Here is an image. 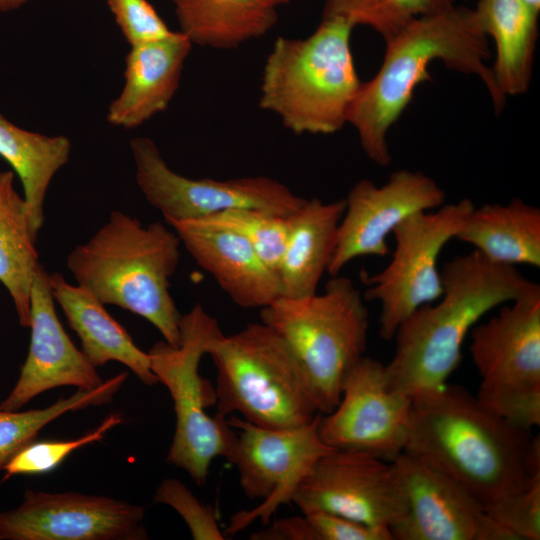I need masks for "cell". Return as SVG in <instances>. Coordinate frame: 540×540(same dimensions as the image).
Listing matches in <instances>:
<instances>
[{"instance_id":"30","label":"cell","mask_w":540,"mask_h":540,"mask_svg":"<svg viewBox=\"0 0 540 540\" xmlns=\"http://www.w3.org/2000/svg\"><path fill=\"white\" fill-rule=\"evenodd\" d=\"M183 222L240 236L278 274L288 234L287 217L253 208H233L199 220Z\"/></svg>"},{"instance_id":"36","label":"cell","mask_w":540,"mask_h":540,"mask_svg":"<svg viewBox=\"0 0 540 540\" xmlns=\"http://www.w3.org/2000/svg\"><path fill=\"white\" fill-rule=\"evenodd\" d=\"M269 525V524H268ZM252 540H319L306 516L279 519L250 535Z\"/></svg>"},{"instance_id":"32","label":"cell","mask_w":540,"mask_h":540,"mask_svg":"<svg viewBox=\"0 0 540 540\" xmlns=\"http://www.w3.org/2000/svg\"><path fill=\"white\" fill-rule=\"evenodd\" d=\"M486 513L516 540L540 539V472L522 489L488 507Z\"/></svg>"},{"instance_id":"23","label":"cell","mask_w":540,"mask_h":540,"mask_svg":"<svg viewBox=\"0 0 540 540\" xmlns=\"http://www.w3.org/2000/svg\"><path fill=\"white\" fill-rule=\"evenodd\" d=\"M455 239L501 265L540 267V209L514 198L474 207Z\"/></svg>"},{"instance_id":"29","label":"cell","mask_w":540,"mask_h":540,"mask_svg":"<svg viewBox=\"0 0 540 540\" xmlns=\"http://www.w3.org/2000/svg\"><path fill=\"white\" fill-rule=\"evenodd\" d=\"M455 0H326L323 18L339 17L354 27L366 25L385 41L416 18L436 14L455 5Z\"/></svg>"},{"instance_id":"3","label":"cell","mask_w":540,"mask_h":540,"mask_svg":"<svg viewBox=\"0 0 540 540\" xmlns=\"http://www.w3.org/2000/svg\"><path fill=\"white\" fill-rule=\"evenodd\" d=\"M441 277V297L399 325L394 355L385 365L389 386L411 398L445 385L480 318L532 284L515 266L493 263L475 250L445 262Z\"/></svg>"},{"instance_id":"2","label":"cell","mask_w":540,"mask_h":540,"mask_svg":"<svg viewBox=\"0 0 540 540\" xmlns=\"http://www.w3.org/2000/svg\"><path fill=\"white\" fill-rule=\"evenodd\" d=\"M383 62L375 76L362 82L348 113L367 157L379 166L391 162L387 134L410 103L415 88L431 80L429 65L441 60L449 68L476 75L484 83L494 108H503L491 67L488 37L473 9L452 6L414 19L385 41Z\"/></svg>"},{"instance_id":"27","label":"cell","mask_w":540,"mask_h":540,"mask_svg":"<svg viewBox=\"0 0 540 540\" xmlns=\"http://www.w3.org/2000/svg\"><path fill=\"white\" fill-rule=\"evenodd\" d=\"M25 200L14 187V172L0 177V282L13 301L19 324L29 328L31 289L39 255Z\"/></svg>"},{"instance_id":"28","label":"cell","mask_w":540,"mask_h":540,"mask_svg":"<svg viewBox=\"0 0 540 540\" xmlns=\"http://www.w3.org/2000/svg\"><path fill=\"white\" fill-rule=\"evenodd\" d=\"M128 373H119L93 389H77L67 398H59L52 405L27 411L0 409V470L23 447L37 439L42 428L63 414L98 406L112 401L124 384Z\"/></svg>"},{"instance_id":"35","label":"cell","mask_w":540,"mask_h":540,"mask_svg":"<svg viewBox=\"0 0 540 540\" xmlns=\"http://www.w3.org/2000/svg\"><path fill=\"white\" fill-rule=\"evenodd\" d=\"M319 536V540H393L388 527L368 525L327 512L303 514Z\"/></svg>"},{"instance_id":"26","label":"cell","mask_w":540,"mask_h":540,"mask_svg":"<svg viewBox=\"0 0 540 540\" xmlns=\"http://www.w3.org/2000/svg\"><path fill=\"white\" fill-rule=\"evenodd\" d=\"M182 32L192 44L231 49L266 34L276 9L260 0H171Z\"/></svg>"},{"instance_id":"9","label":"cell","mask_w":540,"mask_h":540,"mask_svg":"<svg viewBox=\"0 0 540 540\" xmlns=\"http://www.w3.org/2000/svg\"><path fill=\"white\" fill-rule=\"evenodd\" d=\"M471 329L470 354L481 377L478 401L507 422L540 424V286L532 284Z\"/></svg>"},{"instance_id":"4","label":"cell","mask_w":540,"mask_h":540,"mask_svg":"<svg viewBox=\"0 0 540 540\" xmlns=\"http://www.w3.org/2000/svg\"><path fill=\"white\" fill-rule=\"evenodd\" d=\"M178 234L161 222L144 225L119 210L67 255L77 285L104 305H115L149 321L164 341L180 343L179 313L170 279L180 261Z\"/></svg>"},{"instance_id":"33","label":"cell","mask_w":540,"mask_h":540,"mask_svg":"<svg viewBox=\"0 0 540 540\" xmlns=\"http://www.w3.org/2000/svg\"><path fill=\"white\" fill-rule=\"evenodd\" d=\"M156 503L172 507L187 524L195 540H224L212 506L202 503L193 492L175 478L163 480L155 491Z\"/></svg>"},{"instance_id":"12","label":"cell","mask_w":540,"mask_h":540,"mask_svg":"<svg viewBox=\"0 0 540 540\" xmlns=\"http://www.w3.org/2000/svg\"><path fill=\"white\" fill-rule=\"evenodd\" d=\"M319 415L308 424L284 429L260 427L237 416L228 419L237 431L228 461L238 471L244 495L263 500L253 510L235 514L226 529L228 535L256 519L267 526L280 505L291 503L296 487L312 465L335 450L319 436Z\"/></svg>"},{"instance_id":"21","label":"cell","mask_w":540,"mask_h":540,"mask_svg":"<svg viewBox=\"0 0 540 540\" xmlns=\"http://www.w3.org/2000/svg\"><path fill=\"white\" fill-rule=\"evenodd\" d=\"M51 294L72 330L81 341L82 352L95 366L117 361L129 368L145 385L158 380L151 370L148 352L141 350L92 293L70 284L62 274H49Z\"/></svg>"},{"instance_id":"19","label":"cell","mask_w":540,"mask_h":540,"mask_svg":"<svg viewBox=\"0 0 540 540\" xmlns=\"http://www.w3.org/2000/svg\"><path fill=\"white\" fill-rule=\"evenodd\" d=\"M168 225L195 262L236 305L262 309L282 296L278 274L240 236L189 222Z\"/></svg>"},{"instance_id":"17","label":"cell","mask_w":540,"mask_h":540,"mask_svg":"<svg viewBox=\"0 0 540 540\" xmlns=\"http://www.w3.org/2000/svg\"><path fill=\"white\" fill-rule=\"evenodd\" d=\"M445 193L422 172L397 170L382 186L359 180L348 192L327 272L336 276L353 259L389 254L387 236L408 217L441 207Z\"/></svg>"},{"instance_id":"25","label":"cell","mask_w":540,"mask_h":540,"mask_svg":"<svg viewBox=\"0 0 540 540\" xmlns=\"http://www.w3.org/2000/svg\"><path fill=\"white\" fill-rule=\"evenodd\" d=\"M71 141L64 135L26 130L0 112V156L18 175L35 237L43 226L49 186L70 159Z\"/></svg>"},{"instance_id":"20","label":"cell","mask_w":540,"mask_h":540,"mask_svg":"<svg viewBox=\"0 0 540 540\" xmlns=\"http://www.w3.org/2000/svg\"><path fill=\"white\" fill-rule=\"evenodd\" d=\"M193 44L180 31L135 46L125 58L124 83L109 104L106 119L123 129L143 125L165 111L178 90Z\"/></svg>"},{"instance_id":"39","label":"cell","mask_w":540,"mask_h":540,"mask_svg":"<svg viewBox=\"0 0 540 540\" xmlns=\"http://www.w3.org/2000/svg\"><path fill=\"white\" fill-rule=\"evenodd\" d=\"M531 10L539 14L540 0H522Z\"/></svg>"},{"instance_id":"7","label":"cell","mask_w":540,"mask_h":540,"mask_svg":"<svg viewBox=\"0 0 540 540\" xmlns=\"http://www.w3.org/2000/svg\"><path fill=\"white\" fill-rule=\"evenodd\" d=\"M364 301L349 278L336 275L321 294L281 296L260 309L261 322L293 351L321 414L337 406L346 373L364 356L369 329Z\"/></svg>"},{"instance_id":"22","label":"cell","mask_w":540,"mask_h":540,"mask_svg":"<svg viewBox=\"0 0 540 540\" xmlns=\"http://www.w3.org/2000/svg\"><path fill=\"white\" fill-rule=\"evenodd\" d=\"M344 210L345 199L325 203L312 198L287 217V240L278 270L283 297L317 293L335 251Z\"/></svg>"},{"instance_id":"16","label":"cell","mask_w":540,"mask_h":540,"mask_svg":"<svg viewBox=\"0 0 540 540\" xmlns=\"http://www.w3.org/2000/svg\"><path fill=\"white\" fill-rule=\"evenodd\" d=\"M144 512L107 496L26 489L17 508L0 510V540H145Z\"/></svg>"},{"instance_id":"24","label":"cell","mask_w":540,"mask_h":540,"mask_svg":"<svg viewBox=\"0 0 540 540\" xmlns=\"http://www.w3.org/2000/svg\"><path fill=\"white\" fill-rule=\"evenodd\" d=\"M477 22L496 47L491 67L506 97L525 93L530 85L538 38V15L522 0H479L474 9Z\"/></svg>"},{"instance_id":"11","label":"cell","mask_w":540,"mask_h":540,"mask_svg":"<svg viewBox=\"0 0 540 540\" xmlns=\"http://www.w3.org/2000/svg\"><path fill=\"white\" fill-rule=\"evenodd\" d=\"M130 150L136 184L167 224L199 220L233 208H253L288 217L306 200L266 176L227 180L185 177L169 167L149 137L131 139Z\"/></svg>"},{"instance_id":"14","label":"cell","mask_w":540,"mask_h":540,"mask_svg":"<svg viewBox=\"0 0 540 540\" xmlns=\"http://www.w3.org/2000/svg\"><path fill=\"white\" fill-rule=\"evenodd\" d=\"M291 503L303 514L327 512L388 528L407 507L392 461L342 450H332L312 465L296 487Z\"/></svg>"},{"instance_id":"10","label":"cell","mask_w":540,"mask_h":540,"mask_svg":"<svg viewBox=\"0 0 540 540\" xmlns=\"http://www.w3.org/2000/svg\"><path fill=\"white\" fill-rule=\"evenodd\" d=\"M464 198L442 205L435 212H420L402 221L394 230L396 246L390 263L380 272L361 279L366 301L377 300L381 338H394L399 325L419 307L437 301L443 293L437 261L443 247L455 239L474 209Z\"/></svg>"},{"instance_id":"6","label":"cell","mask_w":540,"mask_h":540,"mask_svg":"<svg viewBox=\"0 0 540 540\" xmlns=\"http://www.w3.org/2000/svg\"><path fill=\"white\" fill-rule=\"evenodd\" d=\"M217 370L218 414L237 412L254 425L284 429L319 413L302 368L286 341L263 322L214 337L206 349Z\"/></svg>"},{"instance_id":"18","label":"cell","mask_w":540,"mask_h":540,"mask_svg":"<svg viewBox=\"0 0 540 540\" xmlns=\"http://www.w3.org/2000/svg\"><path fill=\"white\" fill-rule=\"evenodd\" d=\"M30 345L19 378L0 409L17 411L39 394L61 386L93 389L103 383L96 367L65 332L55 310L49 273L39 264L31 289Z\"/></svg>"},{"instance_id":"15","label":"cell","mask_w":540,"mask_h":540,"mask_svg":"<svg viewBox=\"0 0 540 540\" xmlns=\"http://www.w3.org/2000/svg\"><path fill=\"white\" fill-rule=\"evenodd\" d=\"M392 462L407 504L389 528L393 540H516L471 493L435 466L406 452Z\"/></svg>"},{"instance_id":"13","label":"cell","mask_w":540,"mask_h":540,"mask_svg":"<svg viewBox=\"0 0 540 540\" xmlns=\"http://www.w3.org/2000/svg\"><path fill=\"white\" fill-rule=\"evenodd\" d=\"M412 398L389 386L385 365L361 357L346 373L337 406L319 415L321 440L335 450L393 461L408 438Z\"/></svg>"},{"instance_id":"5","label":"cell","mask_w":540,"mask_h":540,"mask_svg":"<svg viewBox=\"0 0 540 540\" xmlns=\"http://www.w3.org/2000/svg\"><path fill=\"white\" fill-rule=\"evenodd\" d=\"M353 28L327 17L306 38L278 37L263 67L260 107L295 134L339 131L362 83L350 46Z\"/></svg>"},{"instance_id":"40","label":"cell","mask_w":540,"mask_h":540,"mask_svg":"<svg viewBox=\"0 0 540 540\" xmlns=\"http://www.w3.org/2000/svg\"><path fill=\"white\" fill-rule=\"evenodd\" d=\"M1 175H2V172H0V177H1Z\"/></svg>"},{"instance_id":"8","label":"cell","mask_w":540,"mask_h":540,"mask_svg":"<svg viewBox=\"0 0 540 540\" xmlns=\"http://www.w3.org/2000/svg\"><path fill=\"white\" fill-rule=\"evenodd\" d=\"M180 343L156 342L148 351L151 370L173 401L175 432L167 462L183 469L203 485L212 461L229 459L237 439L226 417H211L206 409L216 404L215 387L199 373L209 342L222 331L217 320L200 303L179 319Z\"/></svg>"},{"instance_id":"38","label":"cell","mask_w":540,"mask_h":540,"mask_svg":"<svg viewBox=\"0 0 540 540\" xmlns=\"http://www.w3.org/2000/svg\"><path fill=\"white\" fill-rule=\"evenodd\" d=\"M266 6L276 9L278 6L287 4L291 0H260Z\"/></svg>"},{"instance_id":"37","label":"cell","mask_w":540,"mask_h":540,"mask_svg":"<svg viewBox=\"0 0 540 540\" xmlns=\"http://www.w3.org/2000/svg\"><path fill=\"white\" fill-rule=\"evenodd\" d=\"M31 0H0V12H10L16 10Z\"/></svg>"},{"instance_id":"1","label":"cell","mask_w":540,"mask_h":540,"mask_svg":"<svg viewBox=\"0 0 540 540\" xmlns=\"http://www.w3.org/2000/svg\"><path fill=\"white\" fill-rule=\"evenodd\" d=\"M403 452L450 476L485 510L540 472L539 437L495 415L458 385L412 398Z\"/></svg>"},{"instance_id":"34","label":"cell","mask_w":540,"mask_h":540,"mask_svg":"<svg viewBox=\"0 0 540 540\" xmlns=\"http://www.w3.org/2000/svg\"><path fill=\"white\" fill-rule=\"evenodd\" d=\"M105 2L130 46L156 41L173 32L148 0Z\"/></svg>"},{"instance_id":"31","label":"cell","mask_w":540,"mask_h":540,"mask_svg":"<svg viewBox=\"0 0 540 540\" xmlns=\"http://www.w3.org/2000/svg\"><path fill=\"white\" fill-rule=\"evenodd\" d=\"M120 414H110L94 430L71 440H42L37 439L23 447L2 469L6 481L17 475H39L55 470L74 451L93 442L101 441L113 427L121 424Z\"/></svg>"}]
</instances>
